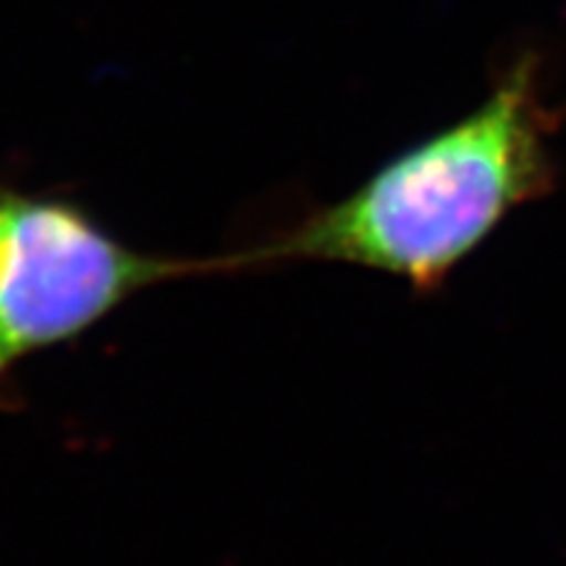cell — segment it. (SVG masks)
<instances>
[{
    "instance_id": "2",
    "label": "cell",
    "mask_w": 566,
    "mask_h": 566,
    "mask_svg": "<svg viewBox=\"0 0 566 566\" xmlns=\"http://www.w3.org/2000/svg\"><path fill=\"white\" fill-rule=\"evenodd\" d=\"M209 272H229L223 258L139 252L64 197L0 186V410L23 358L75 342L157 283Z\"/></svg>"
},
{
    "instance_id": "1",
    "label": "cell",
    "mask_w": 566,
    "mask_h": 566,
    "mask_svg": "<svg viewBox=\"0 0 566 566\" xmlns=\"http://www.w3.org/2000/svg\"><path fill=\"white\" fill-rule=\"evenodd\" d=\"M555 119L537 87V59L523 55L460 122L396 154L275 240L223 254L226 266L347 263L437 290L512 211L555 186Z\"/></svg>"
}]
</instances>
